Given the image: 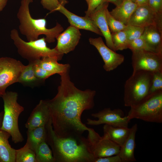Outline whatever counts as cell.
Listing matches in <instances>:
<instances>
[{"mask_svg":"<svg viewBox=\"0 0 162 162\" xmlns=\"http://www.w3.org/2000/svg\"><path fill=\"white\" fill-rule=\"evenodd\" d=\"M124 115L123 111L120 109L112 110L110 108H105L91 115L92 117L98 118L97 120L88 118L86 123L92 126L104 124L115 127L128 128L130 120L127 116H124Z\"/></svg>","mask_w":162,"mask_h":162,"instance_id":"obj_10","label":"cell"},{"mask_svg":"<svg viewBox=\"0 0 162 162\" xmlns=\"http://www.w3.org/2000/svg\"><path fill=\"white\" fill-rule=\"evenodd\" d=\"M69 71L62 73L60 85L55 96L46 100L48 106L53 130L61 137L82 135L88 128L82 122L81 116L85 110L94 106L95 90H80L70 80Z\"/></svg>","mask_w":162,"mask_h":162,"instance_id":"obj_1","label":"cell"},{"mask_svg":"<svg viewBox=\"0 0 162 162\" xmlns=\"http://www.w3.org/2000/svg\"><path fill=\"white\" fill-rule=\"evenodd\" d=\"M127 25L143 27L154 25L162 28V15L155 12L147 4L138 6Z\"/></svg>","mask_w":162,"mask_h":162,"instance_id":"obj_12","label":"cell"},{"mask_svg":"<svg viewBox=\"0 0 162 162\" xmlns=\"http://www.w3.org/2000/svg\"><path fill=\"white\" fill-rule=\"evenodd\" d=\"M16 162H36L34 151L26 144L22 147L16 149Z\"/></svg>","mask_w":162,"mask_h":162,"instance_id":"obj_27","label":"cell"},{"mask_svg":"<svg viewBox=\"0 0 162 162\" xmlns=\"http://www.w3.org/2000/svg\"><path fill=\"white\" fill-rule=\"evenodd\" d=\"M128 48L131 50H145L154 52L142 37L129 41Z\"/></svg>","mask_w":162,"mask_h":162,"instance_id":"obj_31","label":"cell"},{"mask_svg":"<svg viewBox=\"0 0 162 162\" xmlns=\"http://www.w3.org/2000/svg\"><path fill=\"white\" fill-rule=\"evenodd\" d=\"M10 36L19 55L29 62L35 61L46 57L54 58L58 61L62 59L63 55L59 53L55 48L51 49L48 47L44 37L26 42L20 37L16 29L11 31Z\"/></svg>","mask_w":162,"mask_h":162,"instance_id":"obj_4","label":"cell"},{"mask_svg":"<svg viewBox=\"0 0 162 162\" xmlns=\"http://www.w3.org/2000/svg\"><path fill=\"white\" fill-rule=\"evenodd\" d=\"M4 115V112H0V128H1L2 124V121Z\"/></svg>","mask_w":162,"mask_h":162,"instance_id":"obj_41","label":"cell"},{"mask_svg":"<svg viewBox=\"0 0 162 162\" xmlns=\"http://www.w3.org/2000/svg\"><path fill=\"white\" fill-rule=\"evenodd\" d=\"M106 17L108 25L111 33L124 31L126 28L127 25L114 18L110 14L108 9L106 11Z\"/></svg>","mask_w":162,"mask_h":162,"instance_id":"obj_29","label":"cell"},{"mask_svg":"<svg viewBox=\"0 0 162 162\" xmlns=\"http://www.w3.org/2000/svg\"><path fill=\"white\" fill-rule=\"evenodd\" d=\"M10 136L0 128V162H16V149L11 147L8 141Z\"/></svg>","mask_w":162,"mask_h":162,"instance_id":"obj_22","label":"cell"},{"mask_svg":"<svg viewBox=\"0 0 162 162\" xmlns=\"http://www.w3.org/2000/svg\"><path fill=\"white\" fill-rule=\"evenodd\" d=\"M58 11L67 17L70 26L79 29H83L89 31L103 36L94 22L89 17L79 16L70 12L62 5L61 6Z\"/></svg>","mask_w":162,"mask_h":162,"instance_id":"obj_17","label":"cell"},{"mask_svg":"<svg viewBox=\"0 0 162 162\" xmlns=\"http://www.w3.org/2000/svg\"><path fill=\"white\" fill-rule=\"evenodd\" d=\"M127 116L152 123H162V90L150 93L137 104L130 107Z\"/></svg>","mask_w":162,"mask_h":162,"instance_id":"obj_7","label":"cell"},{"mask_svg":"<svg viewBox=\"0 0 162 162\" xmlns=\"http://www.w3.org/2000/svg\"><path fill=\"white\" fill-rule=\"evenodd\" d=\"M38 60L34 62V73L38 79L44 82L46 79L54 74L41 68L38 63Z\"/></svg>","mask_w":162,"mask_h":162,"instance_id":"obj_33","label":"cell"},{"mask_svg":"<svg viewBox=\"0 0 162 162\" xmlns=\"http://www.w3.org/2000/svg\"><path fill=\"white\" fill-rule=\"evenodd\" d=\"M81 35L79 29L70 26L56 37L57 42L55 48L61 54H67L74 50Z\"/></svg>","mask_w":162,"mask_h":162,"instance_id":"obj_15","label":"cell"},{"mask_svg":"<svg viewBox=\"0 0 162 162\" xmlns=\"http://www.w3.org/2000/svg\"><path fill=\"white\" fill-rule=\"evenodd\" d=\"M115 51L128 48L129 41L124 31L111 33Z\"/></svg>","mask_w":162,"mask_h":162,"instance_id":"obj_28","label":"cell"},{"mask_svg":"<svg viewBox=\"0 0 162 162\" xmlns=\"http://www.w3.org/2000/svg\"><path fill=\"white\" fill-rule=\"evenodd\" d=\"M162 90V71L154 72L149 93Z\"/></svg>","mask_w":162,"mask_h":162,"instance_id":"obj_32","label":"cell"},{"mask_svg":"<svg viewBox=\"0 0 162 162\" xmlns=\"http://www.w3.org/2000/svg\"><path fill=\"white\" fill-rule=\"evenodd\" d=\"M105 1L114 4L116 6L120 5L123 1L124 0H105Z\"/></svg>","mask_w":162,"mask_h":162,"instance_id":"obj_38","label":"cell"},{"mask_svg":"<svg viewBox=\"0 0 162 162\" xmlns=\"http://www.w3.org/2000/svg\"><path fill=\"white\" fill-rule=\"evenodd\" d=\"M25 66L20 61L13 58H0V97L6 92L8 87L17 82Z\"/></svg>","mask_w":162,"mask_h":162,"instance_id":"obj_9","label":"cell"},{"mask_svg":"<svg viewBox=\"0 0 162 162\" xmlns=\"http://www.w3.org/2000/svg\"><path fill=\"white\" fill-rule=\"evenodd\" d=\"M60 4L62 6H64L68 3L67 0H58Z\"/></svg>","mask_w":162,"mask_h":162,"instance_id":"obj_42","label":"cell"},{"mask_svg":"<svg viewBox=\"0 0 162 162\" xmlns=\"http://www.w3.org/2000/svg\"><path fill=\"white\" fill-rule=\"evenodd\" d=\"M105 0H90L88 4V8L85 11V16H87L98 5Z\"/></svg>","mask_w":162,"mask_h":162,"instance_id":"obj_37","label":"cell"},{"mask_svg":"<svg viewBox=\"0 0 162 162\" xmlns=\"http://www.w3.org/2000/svg\"><path fill=\"white\" fill-rule=\"evenodd\" d=\"M26 144L31 149L34 150L41 142L46 141V130L45 126H41L27 130Z\"/></svg>","mask_w":162,"mask_h":162,"instance_id":"obj_25","label":"cell"},{"mask_svg":"<svg viewBox=\"0 0 162 162\" xmlns=\"http://www.w3.org/2000/svg\"><path fill=\"white\" fill-rule=\"evenodd\" d=\"M153 74L145 70L133 71L124 85V106L130 107L134 106L150 94Z\"/></svg>","mask_w":162,"mask_h":162,"instance_id":"obj_5","label":"cell"},{"mask_svg":"<svg viewBox=\"0 0 162 162\" xmlns=\"http://www.w3.org/2000/svg\"><path fill=\"white\" fill-rule=\"evenodd\" d=\"M137 6L131 0H124L120 5L116 6L110 12L116 19L127 25L132 14Z\"/></svg>","mask_w":162,"mask_h":162,"instance_id":"obj_20","label":"cell"},{"mask_svg":"<svg viewBox=\"0 0 162 162\" xmlns=\"http://www.w3.org/2000/svg\"><path fill=\"white\" fill-rule=\"evenodd\" d=\"M109 2L104 1L98 5L87 16L95 22L104 37L106 46L115 51L112 40L111 33L109 28L106 17V11Z\"/></svg>","mask_w":162,"mask_h":162,"instance_id":"obj_14","label":"cell"},{"mask_svg":"<svg viewBox=\"0 0 162 162\" xmlns=\"http://www.w3.org/2000/svg\"><path fill=\"white\" fill-rule=\"evenodd\" d=\"M41 3L44 8L51 12L58 11L62 5L58 0H41Z\"/></svg>","mask_w":162,"mask_h":162,"instance_id":"obj_34","label":"cell"},{"mask_svg":"<svg viewBox=\"0 0 162 162\" xmlns=\"http://www.w3.org/2000/svg\"><path fill=\"white\" fill-rule=\"evenodd\" d=\"M46 142L50 146L55 162H94L87 138L82 135L58 136L53 130L51 118L45 126Z\"/></svg>","mask_w":162,"mask_h":162,"instance_id":"obj_2","label":"cell"},{"mask_svg":"<svg viewBox=\"0 0 162 162\" xmlns=\"http://www.w3.org/2000/svg\"><path fill=\"white\" fill-rule=\"evenodd\" d=\"M148 0H135V3L138 6L147 4Z\"/></svg>","mask_w":162,"mask_h":162,"instance_id":"obj_40","label":"cell"},{"mask_svg":"<svg viewBox=\"0 0 162 162\" xmlns=\"http://www.w3.org/2000/svg\"><path fill=\"white\" fill-rule=\"evenodd\" d=\"M94 162H122L118 154L112 156L95 158Z\"/></svg>","mask_w":162,"mask_h":162,"instance_id":"obj_36","label":"cell"},{"mask_svg":"<svg viewBox=\"0 0 162 162\" xmlns=\"http://www.w3.org/2000/svg\"><path fill=\"white\" fill-rule=\"evenodd\" d=\"M90 0H86L88 5V4Z\"/></svg>","mask_w":162,"mask_h":162,"instance_id":"obj_43","label":"cell"},{"mask_svg":"<svg viewBox=\"0 0 162 162\" xmlns=\"http://www.w3.org/2000/svg\"><path fill=\"white\" fill-rule=\"evenodd\" d=\"M8 0H0V12L2 11L6 6Z\"/></svg>","mask_w":162,"mask_h":162,"instance_id":"obj_39","label":"cell"},{"mask_svg":"<svg viewBox=\"0 0 162 162\" xmlns=\"http://www.w3.org/2000/svg\"><path fill=\"white\" fill-rule=\"evenodd\" d=\"M130 130L128 127H115L105 124L103 127V136L121 147L128 137Z\"/></svg>","mask_w":162,"mask_h":162,"instance_id":"obj_21","label":"cell"},{"mask_svg":"<svg viewBox=\"0 0 162 162\" xmlns=\"http://www.w3.org/2000/svg\"><path fill=\"white\" fill-rule=\"evenodd\" d=\"M34 152L36 162H55L52 151L46 141L39 144Z\"/></svg>","mask_w":162,"mask_h":162,"instance_id":"obj_26","label":"cell"},{"mask_svg":"<svg viewBox=\"0 0 162 162\" xmlns=\"http://www.w3.org/2000/svg\"><path fill=\"white\" fill-rule=\"evenodd\" d=\"M144 27L135 26L127 25L124 30L129 41L140 38L144 31Z\"/></svg>","mask_w":162,"mask_h":162,"instance_id":"obj_30","label":"cell"},{"mask_svg":"<svg viewBox=\"0 0 162 162\" xmlns=\"http://www.w3.org/2000/svg\"><path fill=\"white\" fill-rule=\"evenodd\" d=\"M132 2L135 3V0H131Z\"/></svg>","mask_w":162,"mask_h":162,"instance_id":"obj_44","label":"cell"},{"mask_svg":"<svg viewBox=\"0 0 162 162\" xmlns=\"http://www.w3.org/2000/svg\"><path fill=\"white\" fill-rule=\"evenodd\" d=\"M87 139L90 151L95 158L117 155L119 153V146L103 136H100L93 128L88 132Z\"/></svg>","mask_w":162,"mask_h":162,"instance_id":"obj_11","label":"cell"},{"mask_svg":"<svg viewBox=\"0 0 162 162\" xmlns=\"http://www.w3.org/2000/svg\"><path fill=\"white\" fill-rule=\"evenodd\" d=\"M50 119V111L46 100H41L32 112L25 126L27 130L45 126Z\"/></svg>","mask_w":162,"mask_h":162,"instance_id":"obj_16","label":"cell"},{"mask_svg":"<svg viewBox=\"0 0 162 162\" xmlns=\"http://www.w3.org/2000/svg\"><path fill=\"white\" fill-rule=\"evenodd\" d=\"M147 4L155 12L162 15V0H148Z\"/></svg>","mask_w":162,"mask_h":162,"instance_id":"obj_35","label":"cell"},{"mask_svg":"<svg viewBox=\"0 0 162 162\" xmlns=\"http://www.w3.org/2000/svg\"><path fill=\"white\" fill-rule=\"evenodd\" d=\"M33 0H21L17 14L20 24V33L26 36L28 41L36 40L41 35H44L46 41L53 43L57 36L63 31L62 26L57 22L53 28H48L46 27V20L44 18L35 19L31 16L29 5Z\"/></svg>","mask_w":162,"mask_h":162,"instance_id":"obj_3","label":"cell"},{"mask_svg":"<svg viewBox=\"0 0 162 162\" xmlns=\"http://www.w3.org/2000/svg\"><path fill=\"white\" fill-rule=\"evenodd\" d=\"M35 61L29 62L25 66L18 78L17 82L25 86L33 88L44 82L35 76L34 67Z\"/></svg>","mask_w":162,"mask_h":162,"instance_id":"obj_23","label":"cell"},{"mask_svg":"<svg viewBox=\"0 0 162 162\" xmlns=\"http://www.w3.org/2000/svg\"><path fill=\"white\" fill-rule=\"evenodd\" d=\"M89 41L91 44L97 50L104 62V69L109 72L117 68L124 60V56L117 53L110 49L104 42L102 38H90Z\"/></svg>","mask_w":162,"mask_h":162,"instance_id":"obj_13","label":"cell"},{"mask_svg":"<svg viewBox=\"0 0 162 162\" xmlns=\"http://www.w3.org/2000/svg\"><path fill=\"white\" fill-rule=\"evenodd\" d=\"M18 94L15 92L7 91L2 96L4 102V112L1 129L8 132L15 143L22 142L24 139L18 126V119L24 108L17 102Z\"/></svg>","mask_w":162,"mask_h":162,"instance_id":"obj_6","label":"cell"},{"mask_svg":"<svg viewBox=\"0 0 162 162\" xmlns=\"http://www.w3.org/2000/svg\"><path fill=\"white\" fill-rule=\"evenodd\" d=\"M137 129V125L136 124L130 128L128 137L120 147L118 155L122 162H133L136 161L134 152L136 147V135Z\"/></svg>","mask_w":162,"mask_h":162,"instance_id":"obj_18","label":"cell"},{"mask_svg":"<svg viewBox=\"0 0 162 162\" xmlns=\"http://www.w3.org/2000/svg\"><path fill=\"white\" fill-rule=\"evenodd\" d=\"M141 37L154 52L162 53V28L154 25L145 27Z\"/></svg>","mask_w":162,"mask_h":162,"instance_id":"obj_19","label":"cell"},{"mask_svg":"<svg viewBox=\"0 0 162 162\" xmlns=\"http://www.w3.org/2000/svg\"><path fill=\"white\" fill-rule=\"evenodd\" d=\"M58 61L55 58L46 57L38 60V63L43 68L53 74L60 75L69 71L70 67L69 64H60Z\"/></svg>","mask_w":162,"mask_h":162,"instance_id":"obj_24","label":"cell"},{"mask_svg":"<svg viewBox=\"0 0 162 162\" xmlns=\"http://www.w3.org/2000/svg\"><path fill=\"white\" fill-rule=\"evenodd\" d=\"M133 71H162V53L145 50H131Z\"/></svg>","mask_w":162,"mask_h":162,"instance_id":"obj_8","label":"cell"}]
</instances>
